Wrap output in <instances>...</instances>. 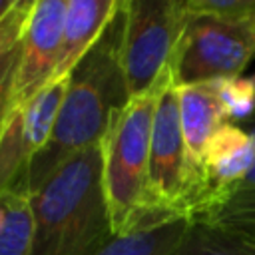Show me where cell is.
<instances>
[{"label": "cell", "mask_w": 255, "mask_h": 255, "mask_svg": "<svg viewBox=\"0 0 255 255\" xmlns=\"http://www.w3.org/2000/svg\"><path fill=\"white\" fill-rule=\"evenodd\" d=\"M66 86L68 76L52 80L30 100L12 108L0 133V195L28 193L30 163L54 131Z\"/></svg>", "instance_id": "7"}, {"label": "cell", "mask_w": 255, "mask_h": 255, "mask_svg": "<svg viewBox=\"0 0 255 255\" xmlns=\"http://www.w3.org/2000/svg\"><path fill=\"white\" fill-rule=\"evenodd\" d=\"M219 98L231 122L239 124L255 112V76L215 80Z\"/></svg>", "instance_id": "16"}, {"label": "cell", "mask_w": 255, "mask_h": 255, "mask_svg": "<svg viewBox=\"0 0 255 255\" xmlns=\"http://www.w3.org/2000/svg\"><path fill=\"white\" fill-rule=\"evenodd\" d=\"M6 217L0 229V255H30L34 241V213L28 193H4Z\"/></svg>", "instance_id": "15"}, {"label": "cell", "mask_w": 255, "mask_h": 255, "mask_svg": "<svg viewBox=\"0 0 255 255\" xmlns=\"http://www.w3.org/2000/svg\"><path fill=\"white\" fill-rule=\"evenodd\" d=\"M255 56V14L241 18L189 14L169 62L173 86L243 76Z\"/></svg>", "instance_id": "4"}, {"label": "cell", "mask_w": 255, "mask_h": 255, "mask_svg": "<svg viewBox=\"0 0 255 255\" xmlns=\"http://www.w3.org/2000/svg\"><path fill=\"white\" fill-rule=\"evenodd\" d=\"M34 2L36 0L14 6L12 12L0 22V72L20 58L24 30H26V22L30 18Z\"/></svg>", "instance_id": "17"}, {"label": "cell", "mask_w": 255, "mask_h": 255, "mask_svg": "<svg viewBox=\"0 0 255 255\" xmlns=\"http://www.w3.org/2000/svg\"><path fill=\"white\" fill-rule=\"evenodd\" d=\"M187 189L189 165L179 120L177 92L171 78L161 90L155 106L147 185L141 211H163L177 217H185Z\"/></svg>", "instance_id": "6"}, {"label": "cell", "mask_w": 255, "mask_h": 255, "mask_svg": "<svg viewBox=\"0 0 255 255\" xmlns=\"http://www.w3.org/2000/svg\"><path fill=\"white\" fill-rule=\"evenodd\" d=\"M189 14H213L241 18L255 14V0H181Z\"/></svg>", "instance_id": "18"}, {"label": "cell", "mask_w": 255, "mask_h": 255, "mask_svg": "<svg viewBox=\"0 0 255 255\" xmlns=\"http://www.w3.org/2000/svg\"><path fill=\"white\" fill-rule=\"evenodd\" d=\"M12 8H14V4H12V0H0V22L12 12Z\"/></svg>", "instance_id": "20"}, {"label": "cell", "mask_w": 255, "mask_h": 255, "mask_svg": "<svg viewBox=\"0 0 255 255\" xmlns=\"http://www.w3.org/2000/svg\"><path fill=\"white\" fill-rule=\"evenodd\" d=\"M122 6L124 0H70L64 44L52 80L66 78L72 72L80 58L102 38Z\"/></svg>", "instance_id": "11"}, {"label": "cell", "mask_w": 255, "mask_h": 255, "mask_svg": "<svg viewBox=\"0 0 255 255\" xmlns=\"http://www.w3.org/2000/svg\"><path fill=\"white\" fill-rule=\"evenodd\" d=\"M70 0H36L26 22L16 78L14 106L30 100L52 82L66 30Z\"/></svg>", "instance_id": "9"}, {"label": "cell", "mask_w": 255, "mask_h": 255, "mask_svg": "<svg viewBox=\"0 0 255 255\" xmlns=\"http://www.w3.org/2000/svg\"><path fill=\"white\" fill-rule=\"evenodd\" d=\"M30 255H98L114 237L102 145L66 159L30 195Z\"/></svg>", "instance_id": "2"}, {"label": "cell", "mask_w": 255, "mask_h": 255, "mask_svg": "<svg viewBox=\"0 0 255 255\" xmlns=\"http://www.w3.org/2000/svg\"><path fill=\"white\" fill-rule=\"evenodd\" d=\"M122 66L129 96L149 92L169 68L187 10L181 0H124Z\"/></svg>", "instance_id": "5"}, {"label": "cell", "mask_w": 255, "mask_h": 255, "mask_svg": "<svg viewBox=\"0 0 255 255\" xmlns=\"http://www.w3.org/2000/svg\"><path fill=\"white\" fill-rule=\"evenodd\" d=\"M189 219L159 211L141 213L128 231L116 235L98 255H171Z\"/></svg>", "instance_id": "12"}, {"label": "cell", "mask_w": 255, "mask_h": 255, "mask_svg": "<svg viewBox=\"0 0 255 255\" xmlns=\"http://www.w3.org/2000/svg\"><path fill=\"white\" fill-rule=\"evenodd\" d=\"M4 217H6V197H4V195H0V229H2Z\"/></svg>", "instance_id": "21"}, {"label": "cell", "mask_w": 255, "mask_h": 255, "mask_svg": "<svg viewBox=\"0 0 255 255\" xmlns=\"http://www.w3.org/2000/svg\"><path fill=\"white\" fill-rule=\"evenodd\" d=\"M253 163L255 137L235 122L221 126L205 147L199 189L187 219L197 221L221 205L243 181Z\"/></svg>", "instance_id": "8"}, {"label": "cell", "mask_w": 255, "mask_h": 255, "mask_svg": "<svg viewBox=\"0 0 255 255\" xmlns=\"http://www.w3.org/2000/svg\"><path fill=\"white\" fill-rule=\"evenodd\" d=\"M24 2H30V0H12V4H14V6H18V4H24Z\"/></svg>", "instance_id": "22"}, {"label": "cell", "mask_w": 255, "mask_h": 255, "mask_svg": "<svg viewBox=\"0 0 255 255\" xmlns=\"http://www.w3.org/2000/svg\"><path fill=\"white\" fill-rule=\"evenodd\" d=\"M175 92H177L179 120H181V131H183L187 165H189V189L185 201V217H187L199 189L201 161L205 147L213 137V133L231 120L219 98L217 82L179 86L175 88Z\"/></svg>", "instance_id": "10"}, {"label": "cell", "mask_w": 255, "mask_h": 255, "mask_svg": "<svg viewBox=\"0 0 255 255\" xmlns=\"http://www.w3.org/2000/svg\"><path fill=\"white\" fill-rule=\"evenodd\" d=\"M18 64L20 58L10 64L6 70L0 72V133L2 128L14 108V98H16V78H18Z\"/></svg>", "instance_id": "19"}, {"label": "cell", "mask_w": 255, "mask_h": 255, "mask_svg": "<svg viewBox=\"0 0 255 255\" xmlns=\"http://www.w3.org/2000/svg\"><path fill=\"white\" fill-rule=\"evenodd\" d=\"M171 255H255V237L223 233L203 223H191Z\"/></svg>", "instance_id": "14"}, {"label": "cell", "mask_w": 255, "mask_h": 255, "mask_svg": "<svg viewBox=\"0 0 255 255\" xmlns=\"http://www.w3.org/2000/svg\"><path fill=\"white\" fill-rule=\"evenodd\" d=\"M239 126L255 137V112L247 120L239 122ZM191 223H203L223 233H233L241 237H255V163L221 205Z\"/></svg>", "instance_id": "13"}, {"label": "cell", "mask_w": 255, "mask_h": 255, "mask_svg": "<svg viewBox=\"0 0 255 255\" xmlns=\"http://www.w3.org/2000/svg\"><path fill=\"white\" fill-rule=\"evenodd\" d=\"M169 80L171 68L149 92L131 98L102 141L106 193L116 235L124 233L143 207L155 106Z\"/></svg>", "instance_id": "3"}, {"label": "cell", "mask_w": 255, "mask_h": 255, "mask_svg": "<svg viewBox=\"0 0 255 255\" xmlns=\"http://www.w3.org/2000/svg\"><path fill=\"white\" fill-rule=\"evenodd\" d=\"M124 20L122 6L102 38L68 74V86L54 131L28 169V195L66 159L88 147L102 145L114 120L131 100L122 66Z\"/></svg>", "instance_id": "1"}]
</instances>
